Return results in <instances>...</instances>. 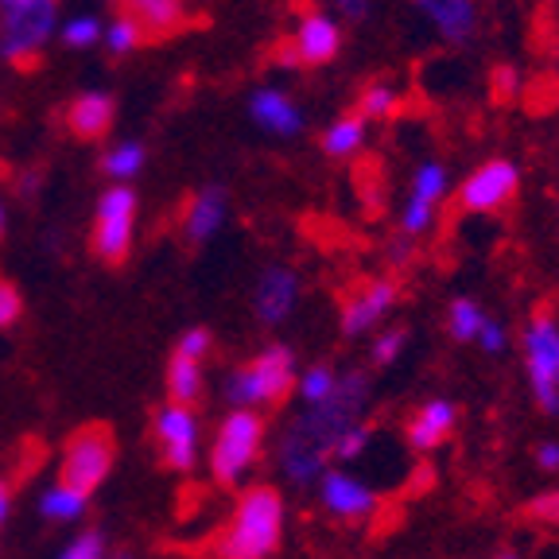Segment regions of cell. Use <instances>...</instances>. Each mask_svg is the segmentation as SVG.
I'll return each mask as SVG.
<instances>
[{
	"instance_id": "4",
	"label": "cell",
	"mask_w": 559,
	"mask_h": 559,
	"mask_svg": "<svg viewBox=\"0 0 559 559\" xmlns=\"http://www.w3.org/2000/svg\"><path fill=\"white\" fill-rule=\"evenodd\" d=\"M264 447V419L261 412L234 408L222 416L214 443H210V474L218 486H237L245 474L253 471Z\"/></svg>"
},
{
	"instance_id": "33",
	"label": "cell",
	"mask_w": 559,
	"mask_h": 559,
	"mask_svg": "<svg viewBox=\"0 0 559 559\" xmlns=\"http://www.w3.org/2000/svg\"><path fill=\"white\" fill-rule=\"evenodd\" d=\"M105 44H109V51H114V55H124V51H136L144 39H140V32L129 24V20L117 16L114 27H105Z\"/></svg>"
},
{
	"instance_id": "5",
	"label": "cell",
	"mask_w": 559,
	"mask_h": 559,
	"mask_svg": "<svg viewBox=\"0 0 559 559\" xmlns=\"http://www.w3.org/2000/svg\"><path fill=\"white\" fill-rule=\"evenodd\" d=\"M117 463V439L105 424H86L74 436L62 443L59 454V481L79 493H94L109 474H114Z\"/></svg>"
},
{
	"instance_id": "32",
	"label": "cell",
	"mask_w": 559,
	"mask_h": 559,
	"mask_svg": "<svg viewBox=\"0 0 559 559\" xmlns=\"http://www.w3.org/2000/svg\"><path fill=\"white\" fill-rule=\"evenodd\" d=\"M97 39H102V24H97L94 16H79L62 27V44L67 47H90V44H97Z\"/></svg>"
},
{
	"instance_id": "28",
	"label": "cell",
	"mask_w": 559,
	"mask_h": 559,
	"mask_svg": "<svg viewBox=\"0 0 559 559\" xmlns=\"http://www.w3.org/2000/svg\"><path fill=\"white\" fill-rule=\"evenodd\" d=\"M481 326V311L474 299H454L451 304V334L459 342H474Z\"/></svg>"
},
{
	"instance_id": "45",
	"label": "cell",
	"mask_w": 559,
	"mask_h": 559,
	"mask_svg": "<svg viewBox=\"0 0 559 559\" xmlns=\"http://www.w3.org/2000/svg\"><path fill=\"white\" fill-rule=\"evenodd\" d=\"M493 559H521V556H513V551H501V556H493Z\"/></svg>"
},
{
	"instance_id": "11",
	"label": "cell",
	"mask_w": 559,
	"mask_h": 559,
	"mask_svg": "<svg viewBox=\"0 0 559 559\" xmlns=\"http://www.w3.org/2000/svg\"><path fill=\"white\" fill-rule=\"evenodd\" d=\"M117 16L129 20L144 44H164L187 27L183 0H117Z\"/></svg>"
},
{
	"instance_id": "34",
	"label": "cell",
	"mask_w": 559,
	"mask_h": 559,
	"mask_svg": "<svg viewBox=\"0 0 559 559\" xmlns=\"http://www.w3.org/2000/svg\"><path fill=\"white\" fill-rule=\"evenodd\" d=\"M210 346H214V338H210L206 326H191L183 338L175 342V354H183V358H194V361H206Z\"/></svg>"
},
{
	"instance_id": "9",
	"label": "cell",
	"mask_w": 559,
	"mask_h": 559,
	"mask_svg": "<svg viewBox=\"0 0 559 559\" xmlns=\"http://www.w3.org/2000/svg\"><path fill=\"white\" fill-rule=\"evenodd\" d=\"M152 439H156L159 463L171 466V471L187 474L199 463V447H202V424L199 412L183 408V404H164L152 416Z\"/></svg>"
},
{
	"instance_id": "44",
	"label": "cell",
	"mask_w": 559,
	"mask_h": 559,
	"mask_svg": "<svg viewBox=\"0 0 559 559\" xmlns=\"http://www.w3.org/2000/svg\"><path fill=\"white\" fill-rule=\"evenodd\" d=\"M20 4H27V0H4V9H20Z\"/></svg>"
},
{
	"instance_id": "43",
	"label": "cell",
	"mask_w": 559,
	"mask_h": 559,
	"mask_svg": "<svg viewBox=\"0 0 559 559\" xmlns=\"http://www.w3.org/2000/svg\"><path fill=\"white\" fill-rule=\"evenodd\" d=\"M276 62H280V67H299L296 47H292V44H280V47H276Z\"/></svg>"
},
{
	"instance_id": "40",
	"label": "cell",
	"mask_w": 559,
	"mask_h": 559,
	"mask_svg": "<svg viewBox=\"0 0 559 559\" xmlns=\"http://www.w3.org/2000/svg\"><path fill=\"white\" fill-rule=\"evenodd\" d=\"M536 466H540V471H559V443L556 439L536 443Z\"/></svg>"
},
{
	"instance_id": "15",
	"label": "cell",
	"mask_w": 559,
	"mask_h": 559,
	"mask_svg": "<svg viewBox=\"0 0 559 559\" xmlns=\"http://www.w3.org/2000/svg\"><path fill=\"white\" fill-rule=\"evenodd\" d=\"M117 117V102L109 94H82L67 105V129L79 140H102L109 136Z\"/></svg>"
},
{
	"instance_id": "7",
	"label": "cell",
	"mask_w": 559,
	"mask_h": 559,
	"mask_svg": "<svg viewBox=\"0 0 559 559\" xmlns=\"http://www.w3.org/2000/svg\"><path fill=\"white\" fill-rule=\"evenodd\" d=\"M524 366L533 384L536 408L544 416H559V323L540 311L524 334Z\"/></svg>"
},
{
	"instance_id": "20",
	"label": "cell",
	"mask_w": 559,
	"mask_h": 559,
	"mask_svg": "<svg viewBox=\"0 0 559 559\" xmlns=\"http://www.w3.org/2000/svg\"><path fill=\"white\" fill-rule=\"evenodd\" d=\"M164 389H167V404H183L194 408L202 401V389H206V361H194L175 354L167 358V373H164Z\"/></svg>"
},
{
	"instance_id": "18",
	"label": "cell",
	"mask_w": 559,
	"mask_h": 559,
	"mask_svg": "<svg viewBox=\"0 0 559 559\" xmlns=\"http://www.w3.org/2000/svg\"><path fill=\"white\" fill-rule=\"evenodd\" d=\"M454 431V404L451 401H428L416 416L408 419V443L412 451L428 454L443 447Z\"/></svg>"
},
{
	"instance_id": "26",
	"label": "cell",
	"mask_w": 559,
	"mask_h": 559,
	"mask_svg": "<svg viewBox=\"0 0 559 559\" xmlns=\"http://www.w3.org/2000/svg\"><path fill=\"white\" fill-rule=\"evenodd\" d=\"M144 167V148L140 144H117L114 152H105L102 159V171L109 179H132V175Z\"/></svg>"
},
{
	"instance_id": "13",
	"label": "cell",
	"mask_w": 559,
	"mask_h": 559,
	"mask_svg": "<svg viewBox=\"0 0 559 559\" xmlns=\"http://www.w3.org/2000/svg\"><path fill=\"white\" fill-rule=\"evenodd\" d=\"M319 501L338 521H366L377 509L373 489L346 471H323V478H319Z\"/></svg>"
},
{
	"instance_id": "14",
	"label": "cell",
	"mask_w": 559,
	"mask_h": 559,
	"mask_svg": "<svg viewBox=\"0 0 559 559\" xmlns=\"http://www.w3.org/2000/svg\"><path fill=\"white\" fill-rule=\"evenodd\" d=\"M299 304V276L292 269H269L253 292V311L264 326H280Z\"/></svg>"
},
{
	"instance_id": "3",
	"label": "cell",
	"mask_w": 559,
	"mask_h": 559,
	"mask_svg": "<svg viewBox=\"0 0 559 559\" xmlns=\"http://www.w3.org/2000/svg\"><path fill=\"white\" fill-rule=\"evenodd\" d=\"M296 389V358L288 346H264L253 361L234 369L226 381V401L234 408H269Z\"/></svg>"
},
{
	"instance_id": "39",
	"label": "cell",
	"mask_w": 559,
	"mask_h": 559,
	"mask_svg": "<svg viewBox=\"0 0 559 559\" xmlns=\"http://www.w3.org/2000/svg\"><path fill=\"white\" fill-rule=\"evenodd\" d=\"M516 90H521V79H516L513 67H498V70H493V102H513Z\"/></svg>"
},
{
	"instance_id": "2",
	"label": "cell",
	"mask_w": 559,
	"mask_h": 559,
	"mask_svg": "<svg viewBox=\"0 0 559 559\" xmlns=\"http://www.w3.org/2000/svg\"><path fill=\"white\" fill-rule=\"evenodd\" d=\"M284 540V498L272 486H249L218 536V559H272Z\"/></svg>"
},
{
	"instance_id": "37",
	"label": "cell",
	"mask_w": 559,
	"mask_h": 559,
	"mask_svg": "<svg viewBox=\"0 0 559 559\" xmlns=\"http://www.w3.org/2000/svg\"><path fill=\"white\" fill-rule=\"evenodd\" d=\"M431 222H436V206H424V202L408 199V206H404V234H424Z\"/></svg>"
},
{
	"instance_id": "31",
	"label": "cell",
	"mask_w": 559,
	"mask_h": 559,
	"mask_svg": "<svg viewBox=\"0 0 559 559\" xmlns=\"http://www.w3.org/2000/svg\"><path fill=\"white\" fill-rule=\"evenodd\" d=\"M20 314H24V296L12 280L0 276V331H9V326L20 323Z\"/></svg>"
},
{
	"instance_id": "22",
	"label": "cell",
	"mask_w": 559,
	"mask_h": 559,
	"mask_svg": "<svg viewBox=\"0 0 559 559\" xmlns=\"http://www.w3.org/2000/svg\"><path fill=\"white\" fill-rule=\"evenodd\" d=\"M86 509H90L86 493L62 486V481H51V486L39 493V516H44V521L74 524V521H82V516H86Z\"/></svg>"
},
{
	"instance_id": "25",
	"label": "cell",
	"mask_w": 559,
	"mask_h": 559,
	"mask_svg": "<svg viewBox=\"0 0 559 559\" xmlns=\"http://www.w3.org/2000/svg\"><path fill=\"white\" fill-rule=\"evenodd\" d=\"M447 194V171L439 164H424L412 179V199L424 206H439V199Z\"/></svg>"
},
{
	"instance_id": "24",
	"label": "cell",
	"mask_w": 559,
	"mask_h": 559,
	"mask_svg": "<svg viewBox=\"0 0 559 559\" xmlns=\"http://www.w3.org/2000/svg\"><path fill=\"white\" fill-rule=\"evenodd\" d=\"M296 389H299V396L307 401V408H311V404H323L326 396H331L334 389H338V373H334V369L323 361V366L304 369V377L296 381Z\"/></svg>"
},
{
	"instance_id": "46",
	"label": "cell",
	"mask_w": 559,
	"mask_h": 559,
	"mask_svg": "<svg viewBox=\"0 0 559 559\" xmlns=\"http://www.w3.org/2000/svg\"><path fill=\"white\" fill-rule=\"evenodd\" d=\"M0 237H4V206H0Z\"/></svg>"
},
{
	"instance_id": "42",
	"label": "cell",
	"mask_w": 559,
	"mask_h": 559,
	"mask_svg": "<svg viewBox=\"0 0 559 559\" xmlns=\"http://www.w3.org/2000/svg\"><path fill=\"white\" fill-rule=\"evenodd\" d=\"M9 513H12V486L0 478V524L9 521Z\"/></svg>"
},
{
	"instance_id": "17",
	"label": "cell",
	"mask_w": 559,
	"mask_h": 559,
	"mask_svg": "<svg viewBox=\"0 0 559 559\" xmlns=\"http://www.w3.org/2000/svg\"><path fill=\"white\" fill-rule=\"evenodd\" d=\"M226 191L222 187H206V191H199L191 202H187L183 210V237L187 245H202L210 241V237L218 234L222 222H226Z\"/></svg>"
},
{
	"instance_id": "36",
	"label": "cell",
	"mask_w": 559,
	"mask_h": 559,
	"mask_svg": "<svg viewBox=\"0 0 559 559\" xmlns=\"http://www.w3.org/2000/svg\"><path fill=\"white\" fill-rule=\"evenodd\" d=\"M524 513L540 524H559V489H548V493H540L536 501H528Z\"/></svg>"
},
{
	"instance_id": "16",
	"label": "cell",
	"mask_w": 559,
	"mask_h": 559,
	"mask_svg": "<svg viewBox=\"0 0 559 559\" xmlns=\"http://www.w3.org/2000/svg\"><path fill=\"white\" fill-rule=\"evenodd\" d=\"M292 47H296V55H299V67H323V62H331L342 47L338 24L319 16V12H311V16H304V24H299L296 44Z\"/></svg>"
},
{
	"instance_id": "12",
	"label": "cell",
	"mask_w": 559,
	"mask_h": 559,
	"mask_svg": "<svg viewBox=\"0 0 559 559\" xmlns=\"http://www.w3.org/2000/svg\"><path fill=\"white\" fill-rule=\"evenodd\" d=\"M396 299H401V284H396V280H389V276L369 280L366 288L354 292V296L346 299V307H342V334H346V338H358V334L373 331L384 314L396 307Z\"/></svg>"
},
{
	"instance_id": "38",
	"label": "cell",
	"mask_w": 559,
	"mask_h": 559,
	"mask_svg": "<svg viewBox=\"0 0 559 559\" xmlns=\"http://www.w3.org/2000/svg\"><path fill=\"white\" fill-rule=\"evenodd\" d=\"M474 342H478L486 354H501V349H506V326L493 323V319H481L478 338H474Z\"/></svg>"
},
{
	"instance_id": "21",
	"label": "cell",
	"mask_w": 559,
	"mask_h": 559,
	"mask_svg": "<svg viewBox=\"0 0 559 559\" xmlns=\"http://www.w3.org/2000/svg\"><path fill=\"white\" fill-rule=\"evenodd\" d=\"M249 109H253V121L261 124V129L280 132V136L299 132V109L280 94V90H257Z\"/></svg>"
},
{
	"instance_id": "41",
	"label": "cell",
	"mask_w": 559,
	"mask_h": 559,
	"mask_svg": "<svg viewBox=\"0 0 559 559\" xmlns=\"http://www.w3.org/2000/svg\"><path fill=\"white\" fill-rule=\"evenodd\" d=\"M338 4V12L346 20H366L369 16V0H334Z\"/></svg>"
},
{
	"instance_id": "8",
	"label": "cell",
	"mask_w": 559,
	"mask_h": 559,
	"mask_svg": "<svg viewBox=\"0 0 559 559\" xmlns=\"http://www.w3.org/2000/svg\"><path fill=\"white\" fill-rule=\"evenodd\" d=\"M55 16H59L55 0H27L20 9H9L4 27H0V55L12 67H35L39 51H44V44L55 32Z\"/></svg>"
},
{
	"instance_id": "35",
	"label": "cell",
	"mask_w": 559,
	"mask_h": 559,
	"mask_svg": "<svg viewBox=\"0 0 559 559\" xmlns=\"http://www.w3.org/2000/svg\"><path fill=\"white\" fill-rule=\"evenodd\" d=\"M404 338H408V334H404L401 326H393V331H384L381 338L373 342V366H393V361L401 358Z\"/></svg>"
},
{
	"instance_id": "10",
	"label": "cell",
	"mask_w": 559,
	"mask_h": 559,
	"mask_svg": "<svg viewBox=\"0 0 559 559\" xmlns=\"http://www.w3.org/2000/svg\"><path fill=\"white\" fill-rule=\"evenodd\" d=\"M516 183H521V175H516V167L509 164V159H486V164L463 183L459 202H463L466 210H474V214L501 210L516 194Z\"/></svg>"
},
{
	"instance_id": "19",
	"label": "cell",
	"mask_w": 559,
	"mask_h": 559,
	"mask_svg": "<svg viewBox=\"0 0 559 559\" xmlns=\"http://www.w3.org/2000/svg\"><path fill=\"white\" fill-rule=\"evenodd\" d=\"M412 4H416L451 44H463L466 35L474 32V24H478V4H474V0H412Z\"/></svg>"
},
{
	"instance_id": "29",
	"label": "cell",
	"mask_w": 559,
	"mask_h": 559,
	"mask_svg": "<svg viewBox=\"0 0 559 559\" xmlns=\"http://www.w3.org/2000/svg\"><path fill=\"white\" fill-rule=\"evenodd\" d=\"M396 109V94L393 86H384V82H369L361 90V102H358V117H389Z\"/></svg>"
},
{
	"instance_id": "23",
	"label": "cell",
	"mask_w": 559,
	"mask_h": 559,
	"mask_svg": "<svg viewBox=\"0 0 559 559\" xmlns=\"http://www.w3.org/2000/svg\"><path fill=\"white\" fill-rule=\"evenodd\" d=\"M361 140H366V117L346 114V117H338L331 129H326L323 148H326V156L342 159V156H349V152H358Z\"/></svg>"
},
{
	"instance_id": "6",
	"label": "cell",
	"mask_w": 559,
	"mask_h": 559,
	"mask_svg": "<svg viewBox=\"0 0 559 559\" xmlns=\"http://www.w3.org/2000/svg\"><path fill=\"white\" fill-rule=\"evenodd\" d=\"M132 234H136V191L117 183L97 199L90 249H94L97 261L121 264L132 253Z\"/></svg>"
},
{
	"instance_id": "30",
	"label": "cell",
	"mask_w": 559,
	"mask_h": 559,
	"mask_svg": "<svg viewBox=\"0 0 559 559\" xmlns=\"http://www.w3.org/2000/svg\"><path fill=\"white\" fill-rule=\"evenodd\" d=\"M369 439H373V428H369L366 419H361V424H354V428H349L346 436H342L338 443H334L331 459H338V463H358L361 454H366Z\"/></svg>"
},
{
	"instance_id": "1",
	"label": "cell",
	"mask_w": 559,
	"mask_h": 559,
	"mask_svg": "<svg viewBox=\"0 0 559 559\" xmlns=\"http://www.w3.org/2000/svg\"><path fill=\"white\" fill-rule=\"evenodd\" d=\"M369 408V377L349 373L338 377V389L323 404H311L280 439V471L296 486H311L323 478L326 459L334 454V443L346 436L354 424L366 419Z\"/></svg>"
},
{
	"instance_id": "27",
	"label": "cell",
	"mask_w": 559,
	"mask_h": 559,
	"mask_svg": "<svg viewBox=\"0 0 559 559\" xmlns=\"http://www.w3.org/2000/svg\"><path fill=\"white\" fill-rule=\"evenodd\" d=\"M59 559H109V540L97 528H82L67 548L59 551Z\"/></svg>"
}]
</instances>
